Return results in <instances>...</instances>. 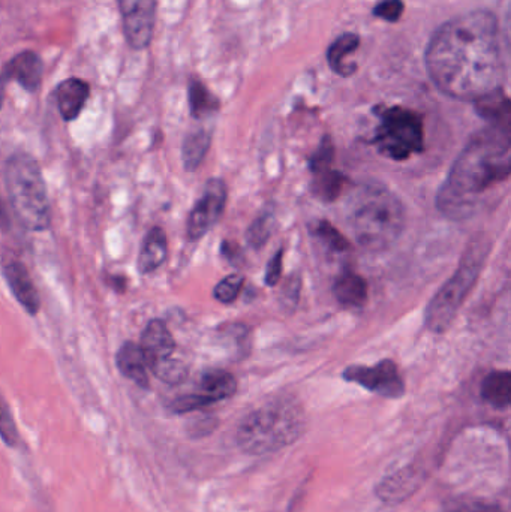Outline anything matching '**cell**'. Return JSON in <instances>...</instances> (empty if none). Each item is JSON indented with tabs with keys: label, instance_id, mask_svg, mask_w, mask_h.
I'll use <instances>...</instances> for the list:
<instances>
[{
	"label": "cell",
	"instance_id": "cell-1",
	"mask_svg": "<svg viewBox=\"0 0 511 512\" xmlns=\"http://www.w3.org/2000/svg\"><path fill=\"white\" fill-rule=\"evenodd\" d=\"M426 66L435 86L450 98L477 101L501 89L497 17L482 9L447 21L429 42Z\"/></svg>",
	"mask_w": 511,
	"mask_h": 512
},
{
	"label": "cell",
	"instance_id": "cell-2",
	"mask_svg": "<svg viewBox=\"0 0 511 512\" xmlns=\"http://www.w3.org/2000/svg\"><path fill=\"white\" fill-rule=\"evenodd\" d=\"M510 128L491 125L471 137L438 192L437 207L446 218L464 221L476 215L494 186L510 177Z\"/></svg>",
	"mask_w": 511,
	"mask_h": 512
},
{
	"label": "cell",
	"instance_id": "cell-3",
	"mask_svg": "<svg viewBox=\"0 0 511 512\" xmlns=\"http://www.w3.org/2000/svg\"><path fill=\"white\" fill-rule=\"evenodd\" d=\"M345 219L362 248L384 251L395 245L404 231L401 200L380 183H363L348 198Z\"/></svg>",
	"mask_w": 511,
	"mask_h": 512
},
{
	"label": "cell",
	"instance_id": "cell-4",
	"mask_svg": "<svg viewBox=\"0 0 511 512\" xmlns=\"http://www.w3.org/2000/svg\"><path fill=\"white\" fill-rule=\"evenodd\" d=\"M305 427L302 406L291 397H278L245 417L237 429V444L252 456L276 453L299 441Z\"/></svg>",
	"mask_w": 511,
	"mask_h": 512
},
{
	"label": "cell",
	"instance_id": "cell-5",
	"mask_svg": "<svg viewBox=\"0 0 511 512\" xmlns=\"http://www.w3.org/2000/svg\"><path fill=\"white\" fill-rule=\"evenodd\" d=\"M5 185L9 203L20 224L33 233L48 230L50 201L38 161L24 152L9 156L5 165Z\"/></svg>",
	"mask_w": 511,
	"mask_h": 512
},
{
	"label": "cell",
	"instance_id": "cell-6",
	"mask_svg": "<svg viewBox=\"0 0 511 512\" xmlns=\"http://www.w3.org/2000/svg\"><path fill=\"white\" fill-rule=\"evenodd\" d=\"M491 251L488 237L479 236L468 245L461 264L443 288L435 294L426 309V327L434 333H443L452 324L459 307L476 285Z\"/></svg>",
	"mask_w": 511,
	"mask_h": 512
},
{
	"label": "cell",
	"instance_id": "cell-7",
	"mask_svg": "<svg viewBox=\"0 0 511 512\" xmlns=\"http://www.w3.org/2000/svg\"><path fill=\"white\" fill-rule=\"evenodd\" d=\"M374 143L381 155L395 161L419 155L425 149L422 117L407 108H387L381 113Z\"/></svg>",
	"mask_w": 511,
	"mask_h": 512
},
{
	"label": "cell",
	"instance_id": "cell-8",
	"mask_svg": "<svg viewBox=\"0 0 511 512\" xmlns=\"http://www.w3.org/2000/svg\"><path fill=\"white\" fill-rule=\"evenodd\" d=\"M342 378L387 399H399L405 393L404 379L396 364L390 360L380 361L372 367H348L342 373Z\"/></svg>",
	"mask_w": 511,
	"mask_h": 512
},
{
	"label": "cell",
	"instance_id": "cell-9",
	"mask_svg": "<svg viewBox=\"0 0 511 512\" xmlns=\"http://www.w3.org/2000/svg\"><path fill=\"white\" fill-rule=\"evenodd\" d=\"M227 203V188L221 179H212L204 186L203 195L189 213L186 233L191 242L203 239L221 219Z\"/></svg>",
	"mask_w": 511,
	"mask_h": 512
},
{
	"label": "cell",
	"instance_id": "cell-10",
	"mask_svg": "<svg viewBox=\"0 0 511 512\" xmlns=\"http://www.w3.org/2000/svg\"><path fill=\"white\" fill-rule=\"evenodd\" d=\"M126 41L135 50L149 47L156 20V0H117Z\"/></svg>",
	"mask_w": 511,
	"mask_h": 512
},
{
	"label": "cell",
	"instance_id": "cell-11",
	"mask_svg": "<svg viewBox=\"0 0 511 512\" xmlns=\"http://www.w3.org/2000/svg\"><path fill=\"white\" fill-rule=\"evenodd\" d=\"M140 348L146 358L147 367L153 372L162 364L173 360L176 342L164 321L152 319L141 333Z\"/></svg>",
	"mask_w": 511,
	"mask_h": 512
},
{
	"label": "cell",
	"instance_id": "cell-12",
	"mask_svg": "<svg viewBox=\"0 0 511 512\" xmlns=\"http://www.w3.org/2000/svg\"><path fill=\"white\" fill-rule=\"evenodd\" d=\"M42 66L38 54L33 51H21L17 56L12 57L5 68L0 72V80L6 84L11 80L17 81L27 92H36L41 86Z\"/></svg>",
	"mask_w": 511,
	"mask_h": 512
},
{
	"label": "cell",
	"instance_id": "cell-13",
	"mask_svg": "<svg viewBox=\"0 0 511 512\" xmlns=\"http://www.w3.org/2000/svg\"><path fill=\"white\" fill-rule=\"evenodd\" d=\"M3 276L15 300L29 315L35 316L41 309V300L26 265L20 261H11L3 268Z\"/></svg>",
	"mask_w": 511,
	"mask_h": 512
},
{
	"label": "cell",
	"instance_id": "cell-14",
	"mask_svg": "<svg viewBox=\"0 0 511 512\" xmlns=\"http://www.w3.org/2000/svg\"><path fill=\"white\" fill-rule=\"evenodd\" d=\"M89 92V84L80 78H68L59 84L56 90V101L63 120L72 122L80 116L89 98Z\"/></svg>",
	"mask_w": 511,
	"mask_h": 512
},
{
	"label": "cell",
	"instance_id": "cell-15",
	"mask_svg": "<svg viewBox=\"0 0 511 512\" xmlns=\"http://www.w3.org/2000/svg\"><path fill=\"white\" fill-rule=\"evenodd\" d=\"M116 364L120 373L129 381L141 388L149 387V367L140 345L134 342L123 343L117 351Z\"/></svg>",
	"mask_w": 511,
	"mask_h": 512
},
{
	"label": "cell",
	"instance_id": "cell-16",
	"mask_svg": "<svg viewBox=\"0 0 511 512\" xmlns=\"http://www.w3.org/2000/svg\"><path fill=\"white\" fill-rule=\"evenodd\" d=\"M167 255V234L162 228L153 227L144 237L140 256H138V271L141 274L153 273L164 264Z\"/></svg>",
	"mask_w": 511,
	"mask_h": 512
},
{
	"label": "cell",
	"instance_id": "cell-17",
	"mask_svg": "<svg viewBox=\"0 0 511 512\" xmlns=\"http://www.w3.org/2000/svg\"><path fill=\"white\" fill-rule=\"evenodd\" d=\"M236 379L233 375L224 370H207L201 376L200 390L195 391L207 406L213 403L221 402V400L230 399L236 393Z\"/></svg>",
	"mask_w": 511,
	"mask_h": 512
},
{
	"label": "cell",
	"instance_id": "cell-18",
	"mask_svg": "<svg viewBox=\"0 0 511 512\" xmlns=\"http://www.w3.org/2000/svg\"><path fill=\"white\" fill-rule=\"evenodd\" d=\"M417 489L416 469L407 468L392 475L378 487V496L387 504H399Z\"/></svg>",
	"mask_w": 511,
	"mask_h": 512
},
{
	"label": "cell",
	"instance_id": "cell-19",
	"mask_svg": "<svg viewBox=\"0 0 511 512\" xmlns=\"http://www.w3.org/2000/svg\"><path fill=\"white\" fill-rule=\"evenodd\" d=\"M335 295L345 307H360L368 298V285L359 274L342 273L335 282Z\"/></svg>",
	"mask_w": 511,
	"mask_h": 512
},
{
	"label": "cell",
	"instance_id": "cell-20",
	"mask_svg": "<svg viewBox=\"0 0 511 512\" xmlns=\"http://www.w3.org/2000/svg\"><path fill=\"white\" fill-rule=\"evenodd\" d=\"M477 113L485 117L491 125L509 126L510 101L503 90L498 89L483 98L477 99Z\"/></svg>",
	"mask_w": 511,
	"mask_h": 512
},
{
	"label": "cell",
	"instance_id": "cell-21",
	"mask_svg": "<svg viewBox=\"0 0 511 512\" xmlns=\"http://www.w3.org/2000/svg\"><path fill=\"white\" fill-rule=\"evenodd\" d=\"M482 397L494 408L504 409L510 405L511 375L509 372H492L482 384Z\"/></svg>",
	"mask_w": 511,
	"mask_h": 512
},
{
	"label": "cell",
	"instance_id": "cell-22",
	"mask_svg": "<svg viewBox=\"0 0 511 512\" xmlns=\"http://www.w3.org/2000/svg\"><path fill=\"white\" fill-rule=\"evenodd\" d=\"M360 38L356 33H344L339 36L332 45H330L329 51H327V59H329L330 68L336 72V74L342 75V77H348L353 74L354 69L348 68L345 65V60L350 56L351 53L359 48Z\"/></svg>",
	"mask_w": 511,
	"mask_h": 512
},
{
	"label": "cell",
	"instance_id": "cell-23",
	"mask_svg": "<svg viewBox=\"0 0 511 512\" xmlns=\"http://www.w3.org/2000/svg\"><path fill=\"white\" fill-rule=\"evenodd\" d=\"M210 134L204 129L186 135L182 146V159L186 171H194L200 167L204 156L209 152Z\"/></svg>",
	"mask_w": 511,
	"mask_h": 512
},
{
	"label": "cell",
	"instance_id": "cell-24",
	"mask_svg": "<svg viewBox=\"0 0 511 512\" xmlns=\"http://www.w3.org/2000/svg\"><path fill=\"white\" fill-rule=\"evenodd\" d=\"M189 107L192 117L203 119L218 110L219 101L201 81L195 80L189 84Z\"/></svg>",
	"mask_w": 511,
	"mask_h": 512
},
{
	"label": "cell",
	"instance_id": "cell-25",
	"mask_svg": "<svg viewBox=\"0 0 511 512\" xmlns=\"http://www.w3.org/2000/svg\"><path fill=\"white\" fill-rule=\"evenodd\" d=\"M314 192L324 201H335L344 189L345 177L332 168L314 173Z\"/></svg>",
	"mask_w": 511,
	"mask_h": 512
},
{
	"label": "cell",
	"instance_id": "cell-26",
	"mask_svg": "<svg viewBox=\"0 0 511 512\" xmlns=\"http://www.w3.org/2000/svg\"><path fill=\"white\" fill-rule=\"evenodd\" d=\"M315 236L327 246V248L332 249L335 252H345L350 249V243L348 240L336 230L333 225H330L329 222L321 221L318 222L317 227L314 230Z\"/></svg>",
	"mask_w": 511,
	"mask_h": 512
},
{
	"label": "cell",
	"instance_id": "cell-27",
	"mask_svg": "<svg viewBox=\"0 0 511 512\" xmlns=\"http://www.w3.org/2000/svg\"><path fill=\"white\" fill-rule=\"evenodd\" d=\"M0 438L3 439L8 447H18L20 435H18L17 426H15L14 418L9 411L8 403L0 396Z\"/></svg>",
	"mask_w": 511,
	"mask_h": 512
},
{
	"label": "cell",
	"instance_id": "cell-28",
	"mask_svg": "<svg viewBox=\"0 0 511 512\" xmlns=\"http://www.w3.org/2000/svg\"><path fill=\"white\" fill-rule=\"evenodd\" d=\"M243 283H245L243 276H240V274H231V276L225 277V279H222L221 282L215 286L213 295H215L219 303H233L237 295H239V292L242 291Z\"/></svg>",
	"mask_w": 511,
	"mask_h": 512
},
{
	"label": "cell",
	"instance_id": "cell-29",
	"mask_svg": "<svg viewBox=\"0 0 511 512\" xmlns=\"http://www.w3.org/2000/svg\"><path fill=\"white\" fill-rule=\"evenodd\" d=\"M272 222V216L263 215L249 227L248 233H246V240H248L252 248L261 249L266 245L270 234H272Z\"/></svg>",
	"mask_w": 511,
	"mask_h": 512
},
{
	"label": "cell",
	"instance_id": "cell-30",
	"mask_svg": "<svg viewBox=\"0 0 511 512\" xmlns=\"http://www.w3.org/2000/svg\"><path fill=\"white\" fill-rule=\"evenodd\" d=\"M333 156H335V146H333V141L326 137L321 141L320 147L311 158L312 173L332 168Z\"/></svg>",
	"mask_w": 511,
	"mask_h": 512
},
{
	"label": "cell",
	"instance_id": "cell-31",
	"mask_svg": "<svg viewBox=\"0 0 511 512\" xmlns=\"http://www.w3.org/2000/svg\"><path fill=\"white\" fill-rule=\"evenodd\" d=\"M404 12V2L402 0H383L374 8L375 17L383 18V20L395 23L402 17Z\"/></svg>",
	"mask_w": 511,
	"mask_h": 512
},
{
	"label": "cell",
	"instance_id": "cell-32",
	"mask_svg": "<svg viewBox=\"0 0 511 512\" xmlns=\"http://www.w3.org/2000/svg\"><path fill=\"white\" fill-rule=\"evenodd\" d=\"M450 512H504L498 505L489 504L477 499H464L462 502L453 505Z\"/></svg>",
	"mask_w": 511,
	"mask_h": 512
},
{
	"label": "cell",
	"instance_id": "cell-33",
	"mask_svg": "<svg viewBox=\"0 0 511 512\" xmlns=\"http://www.w3.org/2000/svg\"><path fill=\"white\" fill-rule=\"evenodd\" d=\"M282 255L284 252L279 251L278 254L270 259L269 265H267L266 271V283L269 286L276 285L282 276Z\"/></svg>",
	"mask_w": 511,
	"mask_h": 512
},
{
	"label": "cell",
	"instance_id": "cell-34",
	"mask_svg": "<svg viewBox=\"0 0 511 512\" xmlns=\"http://www.w3.org/2000/svg\"><path fill=\"white\" fill-rule=\"evenodd\" d=\"M9 230H11V219H9L5 204H3L2 198H0V233H8Z\"/></svg>",
	"mask_w": 511,
	"mask_h": 512
},
{
	"label": "cell",
	"instance_id": "cell-35",
	"mask_svg": "<svg viewBox=\"0 0 511 512\" xmlns=\"http://www.w3.org/2000/svg\"><path fill=\"white\" fill-rule=\"evenodd\" d=\"M108 285L116 292H125L126 279L122 276H110L108 277Z\"/></svg>",
	"mask_w": 511,
	"mask_h": 512
},
{
	"label": "cell",
	"instance_id": "cell-36",
	"mask_svg": "<svg viewBox=\"0 0 511 512\" xmlns=\"http://www.w3.org/2000/svg\"><path fill=\"white\" fill-rule=\"evenodd\" d=\"M5 81L0 80V110H2L3 99H5Z\"/></svg>",
	"mask_w": 511,
	"mask_h": 512
}]
</instances>
